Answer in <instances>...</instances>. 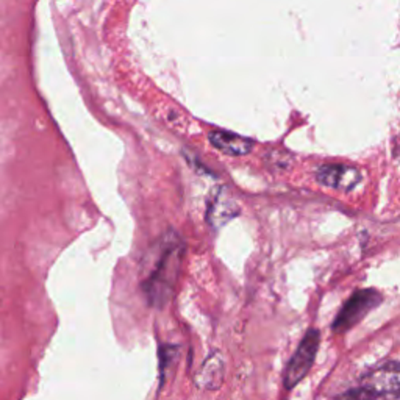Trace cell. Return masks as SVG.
<instances>
[{
	"label": "cell",
	"instance_id": "3",
	"mask_svg": "<svg viewBox=\"0 0 400 400\" xmlns=\"http://www.w3.org/2000/svg\"><path fill=\"white\" fill-rule=\"evenodd\" d=\"M382 302V295L374 290H361L355 293L344 303V307L336 316L331 329L335 333H344L357 325L370 310H374Z\"/></svg>",
	"mask_w": 400,
	"mask_h": 400
},
{
	"label": "cell",
	"instance_id": "6",
	"mask_svg": "<svg viewBox=\"0 0 400 400\" xmlns=\"http://www.w3.org/2000/svg\"><path fill=\"white\" fill-rule=\"evenodd\" d=\"M316 180L321 184L338 191H352L361 180L357 167L346 165H325L317 169Z\"/></svg>",
	"mask_w": 400,
	"mask_h": 400
},
{
	"label": "cell",
	"instance_id": "10",
	"mask_svg": "<svg viewBox=\"0 0 400 400\" xmlns=\"http://www.w3.org/2000/svg\"><path fill=\"white\" fill-rule=\"evenodd\" d=\"M392 152H394V157L400 160V135L394 139V144H392Z\"/></svg>",
	"mask_w": 400,
	"mask_h": 400
},
{
	"label": "cell",
	"instance_id": "5",
	"mask_svg": "<svg viewBox=\"0 0 400 400\" xmlns=\"http://www.w3.org/2000/svg\"><path fill=\"white\" fill-rule=\"evenodd\" d=\"M240 214V205L230 196V192L219 188L211 192L208 205H206V222L214 230L224 227Z\"/></svg>",
	"mask_w": 400,
	"mask_h": 400
},
{
	"label": "cell",
	"instance_id": "4",
	"mask_svg": "<svg viewBox=\"0 0 400 400\" xmlns=\"http://www.w3.org/2000/svg\"><path fill=\"white\" fill-rule=\"evenodd\" d=\"M363 387L372 391L375 396H400V363L389 361L377 366L363 379Z\"/></svg>",
	"mask_w": 400,
	"mask_h": 400
},
{
	"label": "cell",
	"instance_id": "1",
	"mask_svg": "<svg viewBox=\"0 0 400 400\" xmlns=\"http://www.w3.org/2000/svg\"><path fill=\"white\" fill-rule=\"evenodd\" d=\"M183 252V241L177 233L165 236L158 244L155 254L157 260L152 263V268L143 281L144 295L152 307H163L172 295L179 278Z\"/></svg>",
	"mask_w": 400,
	"mask_h": 400
},
{
	"label": "cell",
	"instance_id": "9",
	"mask_svg": "<svg viewBox=\"0 0 400 400\" xmlns=\"http://www.w3.org/2000/svg\"><path fill=\"white\" fill-rule=\"evenodd\" d=\"M375 397L377 396L372 391L361 387V388H355V389L343 392V394L336 397V400H375Z\"/></svg>",
	"mask_w": 400,
	"mask_h": 400
},
{
	"label": "cell",
	"instance_id": "8",
	"mask_svg": "<svg viewBox=\"0 0 400 400\" xmlns=\"http://www.w3.org/2000/svg\"><path fill=\"white\" fill-rule=\"evenodd\" d=\"M210 143L216 147L218 151L224 152L227 155H233V157H241V155H247L254 149V141L249 138H244L241 135H236L232 131L216 130L210 133Z\"/></svg>",
	"mask_w": 400,
	"mask_h": 400
},
{
	"label": "cell",
	"instance_id": "2",
	"mask_svg": "<svg viewBox=\"0 0 400 400\" xmlns=\"http://www.w3.org/2000/svg\"><path fill=\"white\" fill-rule=\"evenodd\" d=\"M319 343H321V335L316 329H310L305 333V336L302 338L299 347L295 349L294 355L285 369L283 382L286 389L295 388L308 375L310 369L314 363L317 349H319Z\"/></svg>",
	"mask_w": 400,
	"mask_h": 400
},
{
	"label": "cell",
	"instance_id": "7",
	"mask_svg": "<svg viewBox=\"0 0 400 400\" xmlns=\"http://www.w3.org/2000/svg\"><path fill=\"white\" fill-rule=\"evenodd\" d=\"M225 377V361L219 352H213L208 358L204 361L199 374L196 377V383L199 388L205 391H216L222 387Z\"/></svg>",
	"mask_w": 400,
	"mask_h": 400
}]
</instances>
